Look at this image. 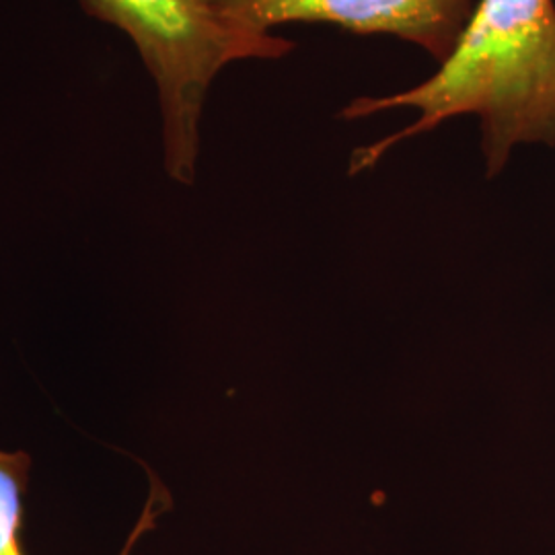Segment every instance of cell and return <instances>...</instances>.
Segmentation results:
<instances>
[{
  "instance_id": "4",
  "label": "cell",
  "mask_w": 555,
  "mask_h": 555,
  "mask_svg": "<svg viewBox=\"0 0 555 555\" xmlns=\"http://www.w3.org/2000/svg\"><path fill=\"white\" fill-rule=\"evenodd\" d=\"M34 469V459L27 451H2L0 449V555H27L23 550V500L29 490V477ZM171 504L167 490L157 477L151 479V492L134 525L128 541L118 555H134V547L142 535L155 529L157 518Z\"/></svg>"
},
{
  "instance_id": "2",
  "label": "cell",
  "mask_w": 555,
  "mask_h": 555,
  "mask_svg": "<svg viewBox=\"0 0 555 555\" xmlns=\"http://www.w3.org/2000/svg\"><path fill=\"white\" fill-rule=\"evenodd\" d=\"M87 15L124 31L157 85L165 169L179 183H194L199 121L208 89L237 60H274L293 41L249 34L220 20L206 0H80Z\"/></svg>"
},
{
  "instance_id": "1",
  "label": "cell",
  "mask_w": 555,
  "mask_h": 555,
  "mask_svg": "<svg viewBox=\"0 0 555 555\" xmlns=\"http://www.w3.org/2000/svg\"><path fill=\"white\" fill-rule=\"evenodd\" d=\"M414 107L416 121L358 149L350 176L375 167L403 140L437 130L456 116H476L488 178L498 176L516 144L555 146L554 0H479L451 56L416 87L387 98H358L341 116L369 118Z\"/></svg>"
},
{
  "instance_id": "3",
  "label": "cell",
  "mask_w": 555,
  "mask_h": 555,
  "mask_svg": "<svg viewBox=\"0 0 555 555\" xmlns=\"http://www.w3.org/2000/svg\"><path fill=\"white\" fill-rule=\"evenodd\" d=\"M220 20L249 34H270L284 23H334L371 36L416 43L438 64L451 56L474 0H206Z\"/></svg>"
}]
</instances>
